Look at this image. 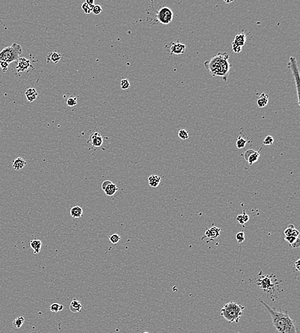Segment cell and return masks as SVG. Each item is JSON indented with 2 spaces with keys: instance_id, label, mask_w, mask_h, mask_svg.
I'll use <instances>...</instances> for the list:
<instances>
[{
  "instance_id": "cell-19",
  "label": "cell",
  "mask_w": 300,
  "mask_h": 333,
  "mask_svg": "<svg viewBox=\"0 0 300 333\" xmlns=\"http://www.w3.org/2000/svg\"><path fill=\"white\" fill-rule=\"evenodd\" d=\"M284 234L285 236H292L296 238H298L299 232L296 229L293 224H289L288 227L284 231Z\"/></svg>"
},
{
  "instance_id": "cell-9",
  "label": "cell",
  "mask_w": 300,
  "mask_h": 333,
  "mask_svg": "<svg viewBox=\"0 0 300 333\" xmlns=\"http://www.w3.org/2000/svg\"><path fill=\"white\" fill-rule=\"evenodd\" d=\"M101 187L102 190L105 191V193L106 194V195H108V196H112V195H113L119 190L118 187L116 186L115 184L108 180L104 181L102 183Z\"/></svg>"
},
{
  "instance_id": "cell-3",
  "label": "cell",
  "mask_w": 300,
  "mask_h": 333,
  "mask_svg": "<svg viewBox=\"0 0 300 333\" xmlns=\"http://www.w3.org/2000/svg\"><path fill=\"white\" fill-rule=\"evenodd\" d=\"M280 282L277 279L275 276H274L273 274H271V276L269 275L266 276L262 274V272H260L258 275L256 280L257 285L264 292L269 294L271 297H274V295L277 297V290Z\"/></svg>"
},
{
  "instance_id": "cell-12",
  "label": "cell",
  "mask_w": 300,
  "mask_h": 333,
  "mask_svg": "<svg viewBox=\"0 0 300 333\" xmlns=\"http://www.w3.org/2000/svg\"><path fill=\"white\" fill-rule=\"evenodd\" d=\"M61 57L62 55L60 52L54 51L50 52L48 54V55L47 56V62L48 63L56 64L60 62V60L61 59Z\"/></svg>"
},
{
  "instance_id": "cell-31",
  "label": "cell",
  "mask_w": 300,
  "mask_h": 333,
  "mask_svg": "<svg viewBox=\"0 0 300 333\" xmlns=\"http://www.w3.org/2000/svg\"><path fill=\"white\" fill-rule=\"evenodd\" d=\"M120 86L123 90L127 89L130 87V83L128 79H123L120 81Z\"/></svg>"
},
{
  "instance_id": "cell-26",
  "label": "cell",
  "mask_w": 300,
  "mask_h": 333,
  "mask_svg": "<svg viewBox=\"0 0 300 333\" xmlns=\"http://www.w3.org/2000/svg\"><path fill=\"white\" fill-rule=\"evenodd\" d=\"M250 219L249 216L246 213V212L243 211V214L237 215V220L239 222V223L241 225H243L244 223L247 222Z\"/></svg>"
},
{
  "instance_id": "cell-5",
  "label": "cell",
  "mask_w": 300,
  "mask_h": 333,
  "mask_svg": "<svg viewBox=\"0 0 300 333\" xmlns=\"http://www.w3.org/2000/svg\"><path fill=\"white\" fill-rule=\"evenodd\" d=\"M22 52L23 49L20 45L14 43L10 46L5 48L0 52V62H6L10 64L12 62L18 60Z\"/></svg>"
},
{
  "instance_id": "cell-28",
  "label": "cell",
  "mask_w": 300,
  "mask_h": 333,
  "mask_svg": "<svg viewBox=\"0 0 300 333\" xmlns=\"http://www.w3.org/2000/svg\"><path fill=\"white\" fill-rule=\"evenodd\" d=\"M247 141L246 140L242 138L241 136H239L238 138H237V142H236V146L237 147V149H243L246 146V144H247Z\"/></svg>"
},
{
  "instance_id": "cell-21",
  "label": "cell",
  "mask_w": 300,
  "mask_h": 333,
  "mask_svg": "<svg viewBox=\"0 0 300 333\" xmlns=\"http://www.w3.org/2000/svg\"><path fill=\"white\" fill-rule=\"evenodd\" d=\"M42 243L40 240L34 239L30 241V247L33 250V253L38 254L40 252Z\"/></svg>"
},
{
  "instance_id": "cell-18",
  "label": "cell",
  "mask_w": 300,
  "mask_h": 333,
  "mask_svg": "<svg viewBox=\"0 0 300 333\" xmlns=\"http://www.w3.org/2000/svg\"><path fill=\"white\" fill-rule=\"evenodd\" d=\"M26 164H27L26 161H25L23 158L19 157V158H17L15 160H14L12 166H13V168L15 170H19L23 169L25 166V165H26Z\"/></svg>"
},
{
  "instance_id": "cell-42",
  "label": "cell",
  "mask_w": 300,
  "mask_h": 333,
  "mask_svg": "<svg viewBox=\"0 0 300 333\" xmlns=\"http://www.w3.org/2000/svg\"><path fill=\"white\" fill-rule=\"evenodd\" d=\"M225 2H226V3H230L232 2V1H225Z\"/></svg>"
},
{
  "instance_id": "cell-37",
  "label": "cell",
  "mask_w": 300,
  "mask_h": 333,
  "mask_svg": "<svg viewBox=\"0 0 300 333\" xmlns=\"http://www.w3.org/2000/svg\"><path fill=\"white\" fill-rule=\"evenodd\" d=\"M296 238H296V237H294V236H285V238H284V240L286 241H287V242H288L290 245H291L294 242L295 240H296Z\"/></svg>"
},
{
  "instance_id": "cell-40",
  "label": "cell",
  "mask_w": 300,
  "mask_h": 333,
  "mask_svg": "<svg viewBox=\"0 0 300 333\" xmlns=\"http://www.w3.org/2000/svg\"><path fill=\"white\" fill-rule=\"evenodd\" d=\"M293 248H298L300 246V240L298 238H296L294 242L290 245Z\"/></svg>"
},
{
  "instance_id": "cell-15",
  "label": "cell",
  "mask_w": 300,
  "mask_h": 333,
  "mask_svg": "<svg viewBox=\"0 0 300 333\" xmlns=\"http://www.w3.org/2000/svg\"><path fill=\"white\" fill-rule=\"evenodd\" d=\"M25 95L29 102H33L37 99L38 93L34 88H29L25 92Z\"/></svg>"
},
{
  "instance_id": "cell-11",
  "label": "cell",
  "mask_w": 300,
  "mask_h": 333,
  "mask_svg": "<svg viewBox=\"0 0 300 333\" xmlns=\"http://www.w3.org/2000/svg\"><path fill=\"white\" fill-rule=\"evenodd\" d=\"M89 142L94 147H98L102 145L103 143V139L98 132H95L90 136Z\"/></svg>"
},
{
  "instance_id": "cell-14",
  "label": "cell",
  "mask_w": 300,
  "mask_h": 333,
  "mask_svg": "<svg viewBox=\"0 0 300 333\" xmlns=\"http://www.w3.org/2000/svg\"><path fill=\"white\" fill-rule=\"evenodd\" d=\"M247 40V36H246L245 33L244 32H241L239 34L236 35L234 41L232 42V43H234L237 45H239L240 47L244 46V45Z\"/></svg>"
},
{
  "instance_id": "cell-36",
  "label": "cell",
  "mask_w": 300,
  "mask_h": 333,
  "mask_svg": "<svg viewBox=\"0 0 300 333\" xmlns=\"http://www.w3.org/2000/svg\"><path fill=\"white\" fill-rule=\"evenodd\" d=\"M9 67V64L6 62H0V67L1 68L3 72H6Z\"/></svg>"
},
{
  "instance_id": "cell-29",
  "label": "cell",
  "mask_w": 300,
  "mask_h": 333,
  "mask_svg": "<svg viewBox=\"0 0 300 333\" xmlns=\"http://www.w3.org/2000/svg\"><path fill=\"white\" fill-rule=\"evenodd\" d=\"M178 136L179 138L182 140H186L188 139L189 137V135H188V132L187 131H186L185 130H181L180 131H179L178 133Z\"/></svg>"
},
{
  "instance_id": "cell-41",
  "label": "cell",
  "mask_w": 300,
  "mask_h": 333,
  "mask_svg": "<svg viewBox=\"0 0 300 333\" xmlns=\"http://www.w3.org/2000/svg\"><path fill=\"white\" fill-rule=\"evenodd\" d=\"M294 265H295L296 268L298 271H299V270H300V260L299 259L298 260L296 261H295Z\"/></svg>"
},
{
  "instance_id": "cell-27",
  "label": "cell",
  "mask_w": 300,
  "mask_h": 333,
  "mask_svg": "<svg viewBox=\"0 0 300 333\" xmlns=\"http://www.w3.org/2000/svg\"><path fill=\"white\" fill-rule=\"evenodd\" d=\"M64 306L60 304H58V303H53V304H51L49 307V309L51 310V311L54 312V313H58V312L61 311V310H64Z\"/></svg>"
},
{
  "instance_id": "cell-8",
  "label": "cell",
  "mask_w": 300,
  "mask_h": 333,
  "mask_svg": "<svg viewBox=\"0 0 300 333\" xmlns=\"http://www.w3.org/2000/svg\"><path fill=\"white\" fill-rule=\"evenodd\" d=\"M30 69H34V67H33V65L31 64L30 60L24 57L19 58L18 60V65H17L16 67L17 72L22 73L24 71H28Z\"/></svg>"
},
{
  "instance_id": "cell-25",
  "label": "cell",
  "mask_w": 300,
  "mask_h": 333,
  "mask_svg": "<svg viewBox=\"0 0 300 333\" xmlns=\"http://www.w3.org/2000/svg\"><path fill=\"white\" fill-rule=\"evenodd\" d=\"M24 322V318L23 316H19L15 318L12 322V326L15 329H19L22 327Z\"/></svg>"
},
{
  "instance_id": "cell-2",
  "label": "cell",
  "mask_w": 300,
  "mask_h": 333,
  "mask_svg": "<svg viewBox=\"0 0 300 333\" xmlns=\"http://www.w3.org/2000/svg\"><path fill=\"white\" fill-rule=\"evenodd\" d=\"M228 58L227 53H220L206 60L204 65L212 76L221 77L224 81H227L231 67Z\"/></svg>"
},
{
  "instance_id": "cell-17",
  "label": "cell",
  "mask_w": 300,
  "mask_h": 333,
  "mask_svg": "<svg viewBox=\"0 0 300 333\" xmlns=\"http://www.w3.org/2000/svg\"><path fill=\"white\" fill-rule=\"evenodd\" d=\"M83 308V305L80 301H78L76 299H74L70 305V310L72 313H79L80 312Z\"/></svg>"
},
{
  "instance_id": "cell-23",
  "label": "cell",
  "mask_w": 300,
  "mask_h": 333,
  "mask_svg": "<svg viewBox=\"0 0 300 333\" xmlns=\"http://www.w3.org/2000/svg\"><path fill=\"white\" fill-rule=\"evenodd\" d=\"M161 181V178L157 175H151L148 178L149 184L152 187H157L159 186Z\"/></svg>"
},
{
  "instance_id": "cell-30",
  "label": "cell",
  "mask_w": 300,
  "mask_h": 333,
  "mask_svg": "<svg viewBox=\"0 0 300 333\" xmlns=\"http://www.w3.org/2000/svg\"><path fill=\"white\" fill-rule=\"evenodd\" d=\"M109 239L110 241H111V243L116 244L118 242H119V241L121 240V238H120V236L118 234H113L110 236Z\"/></svg>"
},
{
  "instance_id": "cell-35",
  "label": "cell",
  "mask_w": 300,
  "mask_h": 333,
  "mask_svg": "<svg viewBox=\"0 0 300 333\" xmlns=\"http://www.w3.org/2000/svg\"><path fill=\"white\" fill-rule=\"evenodd\" d=\"M102 11V8L101 5H95L91 12H92V13L95 15H99V14L101 13Z\"/></svg>"
},
{
  "instance_id": "cell-43",
  "label": "cell",
  "mask_w": 300,
  "mask_h": 333,
  "mask_svg": "<svg viewBox=\"0 0 300 333\" xmlns=\"http://www.w3.org/2000/svg\"><path fill=\"white\" fill-rule=\"evenodd\" d=\"M143 333H149V332H143Z\"/></svg>"
},
{
  "instance_id": "cell-7",
  "label": "cell",
  "mask_w": 300,
  "mask_h": 333,
  "mask_svg": "<svg viewBox=\"0 0 300 333\" xmlns=\"http://www.w3.org/2000/svg\"><path fill=\"white\" fill-rule=\"evenodd\" d=\"M173 18L172 10L167 7H163L158 10L156 18L158 21L162 24H168L172 22Z\"/></svg>"
},
{
  "instance_id": "cell-1",
  "label": "cell",
  "mask_w": 300,
  "mask_h": 333,
  "mask_svg": "<svg viewBox=\"0 0 300 333\" xmlns=\"http://www.w3.org/2000/svg\"><path fill=\"white\" fill-rule=\"evenodd\" d=\"M259 301L268 311L273 326L279 333H299L294 320L290 318L287 311H282L281 308L277 311L275 308L269 306L261 299Z\"/></svg>"
},
{
  "instance_id": "cell-38",
  "label": "cell",
  "mask_w": 300,
  "mask_h": 333,
  "mask_svg": "<svg viewBox=\"0 0 300 333\" xmlns=\"http://www.w3.org/2000/svg\"><path fill=\"white\" fill-rule=\"evenodd\" d=\"M232 51L236 53H239L242 51V47H240L239 45H237L234 43H232Z\"/></svg>"
},
{
  "instance_id": "cell-6",
  "label": "cell",
  "mask_w": 300,
  "mask_h": 333,
  "mask_svg": "<svg viewBox=\"0 0 300 333\" xmlns=\"http://www.w3.org/2000/svg\"><path fill=\"white\" fill-rule=\"evenodd\" d=\"M289 68L292 70L293 77L294 79L296 87V90H297V98H298V105L299 106V68L296 59V58L293 56H290L289 58V62L288 63Z\"/></svg>"
},
{
  "instance_id": "cell-22",
  "label": "cell",
  "mask_w": 300,
  "mask_h": 333,
  "mask_svg": "<svg viewBox=\"0 0 300 333\" xmlns=\"http://www.w3.org/2000/svg\"><path fill=\"white\" fill-rule=\"evenodd\" d=\"M83 212V210L81 207L79 206H76L72 207L71 209H70V215H71L72 218L78 219V218L81 217V216H82Z\"/></svg>"
},
{
  "instance_id": "cell-39",
  "label": "cell",
  "mask_w": 300,
  "mask_h": 333,
  "mask_svg": "<svg viewBox=\"0 0 300 333\" xmlns=\"http://www.w3.org/2000/svg\"><path fill=\"white\" fill-rule=\"evenodd\" d=\"M254 151H253V150H252V149L247 150V151H246V152L244 153V158H245V160H248V157H249L250 156L251 154H252Z\"/></svg>"
},
{
  "instance_id": "cell-13",
  "label": "cell",
  "mask_w": 300,
  "mask_h": 333,
  "mask_svg": "<svg viewBox=\"0 0 300 333\" xmlns=\"http://www.w3.org/2000/svg\"><path fill=\"white\" fill-rule=\"evenodd\" d=\"M220 231H221L220 228L213 226L212 227L210 230H207L206 231L205 237H207V238H211L212 239L216 238L220 236Z\"/></svg>"
},
{
  "instance_id": "cell-10",
  "label": "cell",
  "mask_w": 300,
  "mask_h": 333,
  "mask_svg": "<svg viewBox=\"0 0 300 333\" xmlns=\"http://www.w3.org/2000/svg\"><path fill=\"white\" fill-rule=\"evenodd\" d=\"M186 50V45L180 42L172 43L170 45V53L174 55H183Z\"/></svg>"
},
{
  "instance_id": "cell-16",
  "label": "cell",
  "mask_w": 300,
  "mask_h": 333,
  "mask_svg": "<svg viewBox=\"0 0 300 333\" xmlns=\"http://www.w3.org/2000/svg\"><path fill=\"white\" fill-rule=\"evenodd\" d=\"M94 6L95 5L94 0H86V1H85L82 4L81 8L85 14H89L92 11Z\"/></svg>"
},
{
  "instance_id": "cell-20",
  "label": "cell",
  "mask_w": 300,
  "mask_h": 333,
  "mask_svg": "<svg viewBox=\"0 0 300 333\" xmlns=\"http://www.w3.org/2000/svg\"><path fill=\"white\" fill-rule=\"evenodd\" d=\"M269 101V95L264 93H262L257 99V105L259 108H264L268 105Z\"/></svg>"
},
{
  "instance_id": "cell-32",
  "label": "cell",
  "mask_w": 300,
  "mask_h": 333,
  "mask_svg": "<svg viewBox=\"0 0 300 333\" xmlns=\"http://www.w3.org/2000/svg\"><path fill=\"white\" fill-rule=\"evenodd\" d=\"M77 98L70 97L67 100V105L69 106H74L77 105Z\"/></svg>"
},
{
  "instance_id": "cell-24",
  "label": "cell",
  "mask_w": 300,
  "mask_h": 333,
  "mask_svg": "<svg viewBox=\"0 0 300 333\" xmlns=\"http://www.w3.org/2000/svg\"><path fill=\"white\" fill-rule=\"evenodd\" d=\"M262 151V148L260 149V151H254L252 154H251L250 156L248 158V162L250 165H252L254 163H255L256 161H258L260 156V151Z\"/></svg>"
},
{
  "instance_id": "cell-34",
  "label": "cell",
  "mask_w": 300,
  "mask_h": 333,
  "mask_svg": "<svg viewBox=\"0 0 300 333\" xmlns=\"http://www.w3.org/2000/svg\"><path fill=\"white\" fill-rule=\"evenodd\" d=\"M274 142V139L271 136H267L264 139L263 141V144L265 145H272Z\"/></svg>"
},
{
  "instance_id": "cell-4",
  "label": "cell",
  "mask_w": 300,
  "mask_h": 333,
  "mask_svg": "<svg viewBox=\"0 0 300 333\" xmlns=\"http://www.w3.org/2000/svg\"><path fill=\"white\" fill-rule=\"evenodd\" d=\"M244 309L243 306H241L234 302H227L225 304L222 310L221 315L227 320L228 322L232 323H238L243 315V311Z\"/></svg>"
},
{
  "instance_id": "cell-33",
  "label": "cell",
  "mask_w": 300,
  "mask_h": 333,
  "mask_svg": "<svg viewBox=\"0 0 300 333\" xmlns=\"http://www.w3.org/2000/svg\"><path fill=\"white\" fill-rule=\"evenodd\" d=\"M236 237V240H237L238 243H239V244L243 243V241H244V239H245L244 233L243 231H241V232H239L238 233H237Z\"/></svg>"
}]
</instances>
